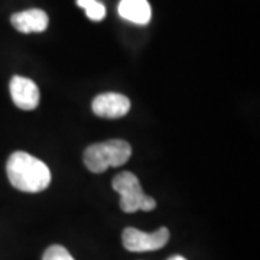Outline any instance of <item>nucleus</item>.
Here are the masks:
<instances>
[{
  "instance_id": "obj_10",
  "label": "nucleus",
  "mask_w": 260,
  "mask_h": 260,
  "mask_svg": "<svg viewBox=\"0 0 260 260\" xmlns=\"http://www.w3.org/2000/svg\"><path fill=\"white\" fill-rule=\"evenodd\" d=\"M42 260H75L71 253L67 250L65 247L59 246V244H54L51 247H48L44 256H42Z\"/></svg>"
},
{
  "instance_id": "obj_4",
  "label": "nucleus",
  "mask_w": 260,
  "mask_h": 260,
  "mask_svg": "<svg viewBox=\"0 0 260 260\" xmlns=\"http://www.w3.org/2000/svg\"><path fill=\"white\" fill-rule=\"evenodd\" d=\"M121 240L124 249L129 251H155L162 249L167 244L169 240V230L167 227H160L156 232L145 233L135 227H127L123 232Z\"/></svg>"
},
{
  "instance_id": "obj_11",
  "label": "nucleus",
  "mask_w": 260,
  "mask_h": 260,
  "mask_svg": "<svg viewBox=\"0 0 260 260\" xmlns=\"http://www.w3.org/2000/svg\"><path fill=\"white\" fill-rule=\"evenodd\" d=\"M168 260H186L185 257H182V256H172V257H169Z\"/></svg>"
},
{
  "instance_id": "obj_6",
  "label": "nucleus",
  "mask_w": 260,
  "mask_h": 260,
  "mask_svg": "<svg viewBox=\"0 0 260 260\" xmlns=\"http://www.w3.org/2000/svg\"><path fill=\"white\" fill-rule=\"evenodd\" d=\"M10 95L20 110H35L39 104V88L30 78L15 75L10 80Z\"/></svg>"
},
{
  "instance_id": "obj_2",
  "label": "nucleus",
  "mask_w": 260,
  "mask_h": 260,
  "mask_svg": "<svg viewBox=\"0 0 260 260\" xmlns=\"http://www.w3.org/2000/svg\"><path fill=\"white\" fill-rule=\"evenodd\" d=\"M132 148L126 140L113 139L94 143L84 150V164L93 174H102L109 168L124 165L130 159Z\"/></svg>"
},
{
  "instance_id": "obj_7",
  "label": "nucleus",
  "mask_w": 260,
  "mask_h": 260,
  "mask_svg": "<svg viewBox=\"0 0 260 260\" xmlns=\"http://www.w3.org/2000/svg\"><path fill=\"white\" fill-rule=\"evenodd\" d=\"M10 22L15 29L22 34H34V32L37 34V32H44L48 28L49 19L44 10L28 9L12 15Z\"/></svg>"
},
{
  "instance_id": "obj_3",
  "label": "nucleus",
  "mask_w": 260,
  "mask_h": 260,
  "mask_svg": "<svg viewBox=\"0 0 260 260\" xmlns=\"http://www.w3.org/2000/svg\"><path fill=\"white\" fill-rule=\"evenodd\" d=\"M113 189L120 195V208L124 213L152 211L156 208V201L143 192L139 179L132 172H120L113 178Z\"/></svg>"
},
{
  "instance_id": "obj_5",
  "label": "nucleus",
  "mask_w": 260,
  "mask_h": 260,
  "mask_svg": "<svg viewBox=\"0 0 260 260\" xmlns=\"http://www.w3.org/2000/svg\"><path fill=\"white\" fill-rule=\"evenodd\" d=\"M93 112L104 119H120L130 110V100L119 93H104L91 103Z\"/></svg>"
},
{
  "instance_id": "obj_8",
  "label": "nucleus",
  "mask_w": 260,
  "mask_h": 260,
  "mask_svg": "<svg viewBox=\"0 0 260 260\" xmlns=\"http://www.w3.org/2000/svg\"><path fill=\"white\" fill-rule=\"evenodd\" d=\"M119 15L136 25H146L152 18V8L148 0H120Z\"/></svg>"
},
{
  "instance_id": "obj_1",
  "label": "nucleus",
  "mask_w": 260,
  "mask_h": 260,
  "mask_svg": "<svg viewBox=\"0 0 260 260\" xmlns=\"http://www.w3.org/2000/svg\"><path fill=\"white\" fill-rule=\"evenodd\" d=\"M6 174L9 182L23 192H41L51 184L49 168L26 152L12 153L6 164Z\"/></svg>"
},
{
  "instance_id": "obj_9",
  "label": "nucleus",
  "mask_w": 260,
  "mask_h": 260,
  "mask_svg": "<svg viewBox=\"0 0 260 260\" xmlns=\"http://www.w3.org/2000/svg\"><path fill=\"white\" fill-rule=\"evenodd\" d=\"M77 5L83 8L88 19L94 22H100L106 16V8L99 0H77Z\"/></svg>"
}]
</instances>
